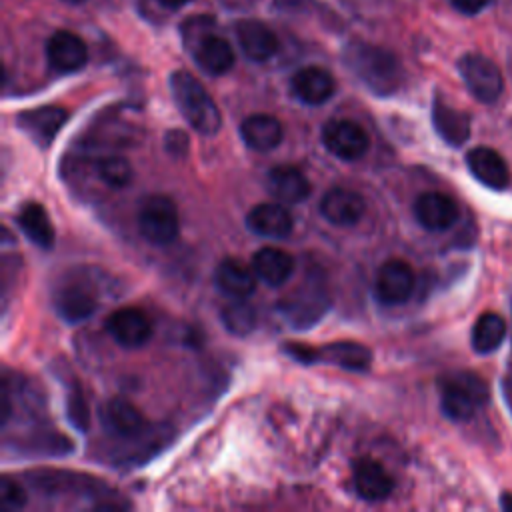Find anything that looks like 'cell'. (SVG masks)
<instances>
[{
    "mask_svg": "<svg viewBox=\"0 0 512 512\" xmlns=\"http://www.w3.org/2000/svg\"><path fill=\"white\" fill-rule=\"evenodd\" d=\"M16 222L24 232V236L38 248L48 250L54 246V238H56L54 226L50 222V216L42 208V204L38 202L24 204L16 216Z\"/></svg>",
    "mask_w": 512,
    "mask_h": 512,
    "instance_id": "obj_28",
    "label": "cell"
},
{
    "mask_svg": "<svg viewBox=\"0 0 512 512\" xmlns=\"http://www.w3.org/2000/svg\"><path fill=\"white\" fill-rule=\"evenodd\" d=\"M186 146H188V138H186L184 132H180V130L168 132V136H166V148H168L172 154H182V152H186Z\"/></svg>",
    "mask_w": 512,
    "mask_h": 512,
    "instance_id": "obj_34",
    "label": "cell"
},
{
    "mask_svg": "<svg viewBox=\"0 0 512 512\" xmlns=\"http://www.w3.org/2000/svg\"><path fill=\"white\" fill-rule=\"evenodd\" d=\"M452 6L462 14H478L490 0H450Z\"/></svg>",
    "mask_w": 512,
    "mask_h": 512,
    "instance_id": "obj_35",
    "label": "cell"
},
{
    "mask_svg": "<svg viewBox=\"0 0 512 512\" xmlns=\"http://www.w3.org/2000/svg\"><path fill=\"white\" fill-rule=\"evenodd\" d=\"M510 402H512V384H510Z\"/></svg>",
    "mask_w": 512,
    "mask_h": 512,
    "instance_id": "obj_39",
    "label": "cell"
},
{
    "mask_svg": "<svg viewBox=\"0 0 512 512\" xmlns=\"http://www.w3.org/2000/svg\"><path fill=\"white\" fill-rule=\"evenodd\" d=\"M344 64L378 96H388L400 88L402 66L386 48L368 42H352L344 48Z\"/></svg>",
    "mask_w": 512,
    "mask_h": 512,
    "instance_id": "obj_1",
    "label": "cell"
},
{
    "mask_svg": "<svg viewBox=\"0 0 512 512\" xmlns=\"http://www.w3.org/2000/svg\"><path fill=\"white\" fill-rule=\"evenodd\" d=\"M220 318L224 328L236 336H246L256 328V310L246 298H232V302L222 308Z\"/></svg>",
    "mask_w": 512,
    "mask_h": 512,
    "instance_id": "obj_30",
    "label": "cell"
},
{
    "mask_svg": "<svg viewBox=\"0 0 512 512\" xmlns=\"http://www.w3.org/2000/svg\"><path fill=\"white\" fill-rule=\"evenodd\" d=\"M256 272L240 260L224 258L214 270L218 290L230 298H248L256 290Z\"/></svg>",
    "mask_w": 512,
    "mask_h": 512,
    "instance_id": "obj_24",
    "label": "cell"
},
{
    "mask_svg": "<svg viewBox=\"0 0 512 512\" xmlns=\"http://www.w3.org/2000/svg\"><path fill=\"white\" fill-rule=\"evenodd\" d=\"M52 306L62 320L78 324L94 314L98 300L88 286L80 282H66L54 290Z\"/></svg>",
    "mask_w": 512,
    "mask_h": 512,
    "instance_id": "obj_12",
    "label": "cell"
},
{
    "mask_svg": "<svg viewBox=\"0 0 512 512\" xmlns=\"http://www.w3.org/2000/svg\"><path fill=\"white\" fill-rule=\"evenodd\" d=\"M488 398V384L474 372H454L440 384L442 412L454 422L470 420Z\"/></svg>",
    "mask_w": 512,
    "mask_h": 512,
    "instance_id": "obj_3",
    "label": "cell"
},
{
    "mask_svg": "<svg viewBox=\"0 0 512 512\" xmlns=\"http://www.w3.org/2000/svg\"><path fill=\"white\" fill-rule=\"evenodd\" d=\"M106 330L116 344L134 350L142 348L152 336V324L140 308H118L106 318Z\"/></svg>",
    "mask_w": 512,
    "mask_h": 512,
    "instance_id": "obj_8",
    "label": "cell"
},
{
    "mask_svg": "<svg viewBox=\"0 0 512 512\" xmlns=\"http://www.w3.org/2000/svg\"><path fill=\"white\" fill-rule=\"evenodd\" d=\"M192 56L200 70L210 76H222L234 66V50L228 40L218 34H202L194 38Z\"/></svg>",
    "mask_w": 512,
    "mask_h": 512,
    "instance_id": "obj_16",
    "label": "cell"
},
{
    "mask_svg": "<svg viewBox=\"0 0 512 512\" xmlns=\"http://www.w3.org/2000/svg\"><path fill=\"white\" fill-rule=\"evenodd\" d=\"M414 216L418 224L430 232L448 230L458 220L456 202L442 192H424L414 202Z\"/></svg>",
    "mask_w": 512,
    "mask_h": 512,
    "instance_id": "obj_14",
    "label": "cell"
},
{
    "mask_svg": "<svg viewBox=\"0 0 512 512\" xmlns=\"http://www.w3.org/2000/svg\"><path fill=\"white\" fill-rule=\"evenodd\" d=\"M458 72L476 100L492 104L500 98L504 90V80L500 68L490 58L474 52L464 54L458 60Z\"/></svg>",
    "mask_w": 512,
    "mask_h": 512,
    "instance_id": "obj_6",
    "label": "cell"
},
{
    "mask_svg": "<svg viewBox=\"0 0 512 512\" xmlns=\"http://www.w3.org/2000/svg\"><path fill=\"white\" fill-rule=\"evenodd\" d=\"M62 2H66V4H72V6H78V4H84L86 0H62Z\"/></svg>",
    "mask_w": 512,
    "mask_h": 512,
    "instance_id": "obj_38",
    "label": "cell"
},
{
    "mask_svg": "<svg viewBox=\"0 0 512 512\" xmlns=\"http://www.w3.org/2000/svg\"><path fill=\"white\" fill-rule=\"evenodd\" d=\"M414 270L408 262L392 258L384 262L376 276V296L384 304H402L414 292Z\"/></svg>",
    "mask_w": 512,
    "mask_h": 512,
    "instance_id": "obj_10",
    "label": "cell"
},
{
    "mask_svg": "<svg viewBox=\"0 0 512 512\" xmlns=\"http://www.w3.org/2000/svg\"><path fill=\"white\" fill-rule=\"evenodd\" d=\"M322 142L330 154L352 162L368 152L370 140L364 128L352 120H330L322 128Z\"/></svg>",
    "mask_w": 512,
    "mask_h": 512,
    "instance_id": "obj_7",
    "label": "cell"
},
{
    "mask_svg": "<svg viewBox=\"0 0 512 512\" xmlns=\"http://www.w3.org/2000/svg\"><path fill=\"white\" fill-rule=\"evenodd\" d=\"M468 170L472 176L492 190H504L510 186V168L506 160L492 148L478 146L466 156Z\"/></svg>",
    "mask_w": 512,
    "mask_h": 512,
    "instance_id": "obj_18",
    "label": "cell"
},
{
    "mask_svg": "<svg viewBox=\"0 0 512 512\" xmlns=\"http://www.w3.org/2000/svg\"><path fill=\"white\" fill-rule=\"evenodd\" d=\"M68 112L60 106H40L18 114V128L40 148H48L66 124Z\"/></svg>",
    "mask_w": 512,
    "mask_h": 512,
    "instance_id": "obj_9",
    "label": "cell"
},
{
    "mask_svg": "<svg viewBox=\"0 0 512 512\" xmlns=\"http://www.w3.org/2000/svg\"><path fill=\"white\" fill-rule=\"evenodd\" d=\"M510 70H512V62H510Z\"/></svg>",
    "mask_w": 512,
    "mask_h": 512,
    "instance_id": "obj_40",
    "label": "cell"
},
{
    "mask_svg": "<svg viewBox=\"0 0 512 512\" xmlns=\"http://www.w3.org/2000/svg\"><path fill=\"white\" fill-rule=\"evenodd\" d=\"M104 428L118 438H136L144 432L146 420L142 412L124 398H112L102 406Z\"/></svg>",
    "mask_w": 512,
    "mask_h": 512,
    "instance_id": "obj_20",
    "label": "cell"
},
{
    "mask_svg": "<svg viewBox=\"0 0 512 512\" xmlns=\"http://www.w3.org/2000/svg\"><path fill=\"white\" fill-rule=\"evenodd\" d=\"M432 122L436 132L450 146H462L470 136V118L462 110L448 106L442 98H434Z\"/></svg>",
    "mask_w": 512,
    "mask_h": 512,
    "instance_id": "obj_27",
    "label": "cell"
},
{
    "mask_svg": "<svg viewBox=\"0 0 512 512\" xmlns=\"http://www.w3.org/2000/svg\"><path fill=\"white\" fill-rule=\"evenodd\" d=\"M246 226L262 238L280 240L292 232V214L282 206V202L256 204L246 216Z\"/></svg>",
    "mask_w": 512,
    "mask_h": 512,
    "instance_id": "obj_19",
    "label": "cell"
},
{
    "mask_svg": "<svg viewBox=\"0 0 512 512\" xmlns=\"http://www.w3.org/2000/svg\"><path fill=\"white\" fill-rule=\"evenodd\" d=\"M252 268L264 284L282 286L294 272V258L282 248L264 246L254 252Z\"/></svg>",
    "mask_w": 512,
    "mask_h": 512,
    "instance_id": "obj_25",
    "label": "cell"
},
{
    "mask_svg": "<svg viewBox=\"0 0 512 512\" xmlns=\"http://www.w3.org/2000/svg\"><path fill=\"white\" fill-rule=\"evenodd\" d=\"M266 188L282 204H298L310 196L308 178L294 166H274L266 174Z\"/></svg>",
    "mask_w": 512,
    "mask_h": 512,
    "instance_id": "obj_22",
    "label": "cell"
},
{
    "mask_svg": "<svg viewBox=\"0 0 512 512\" xmlns=\"http://www.w3.org/2000/svg\"><path fill=\"white\" fill-rule=\"evenodd\" d=\"M318 208H320L322 218L328 220L330 224L354 226L364 216L366 202L358 192H354L350 188L336 186V188H330L322 196Z\"/></svg>",
    "mask_w": 512,
    "mask_h": 512,
    "instance_id": "obj_13",
    "label": "cell"
},
{
    "mask_svg": "<svg viewBox=\"0 0 512 512\" xmlns=\"http://www.w3.org/2000/svg\"><path fill=\"white\" fill-rule=\"evenodd\" d=\"M170 92L172 98L184 116V120L200 134L212 136L222 126V114L214 102V98L208 94V90L202 86L200 80H196L186 70H176L170 74Z\"/></svg>",
    "mask_w": 512,
    "mask_h": 512,
    "instance_id": "obj_2",
    "label": "cell"
},
{
    "mask_svg": "<svg viewBox=\"0 0 512 512\" xmlns=\"http://www.w3.org/2000/svg\"><path fill=\"white\" fill-rule=\"evenodd\" d=\"M286 354H290L294 360L302 362V364H316V362H324L342 370H350V372H364L368 370L370 362H372V352L358 344V342H350V340H342V342H330L326 346H304V344H286L284 346Z\"/></svg>",
    "mask_w": 512,
    "mask_h": 512,
    "instance_id": "obj_4",
    "label": "cell"
},
{
    "mask_svg": "<svg viewBox=\"0 0 512 512\" xmlns=\"http://www.w3.org/2000/svg\"><path fill=\"white\" fill-rule=\"evenodd\" d=\"M282 124L270 114H252L240 124V136L250 150L268 152L282 142Z\"/></svg>",
    "mask_w": 512,
    "mask_h": 512,
    "instance_id": "obj_26",
    "label": "cell"
},
{
    "mask_svg": "<svg viewBox=\"0 0 512 512\" xmlns=\"http://www.w3.org/2000/svg\"><path fill=\"white\" fill-rule=\"evenodd\" d=\"M336 90L334 76L320 66L300 68L292 76V92L310 106H320L332 98Z\"/></svg>",
    "mask_w": 512,
    "mask_h": 512,
    "instance_id": "obj_21",
    "label": "cell"
},
{
    "mask_svg": "<svg viewBox=\"0 0 512 512\" xmlns=\"http://www.w3.org/2000/svg\"><path fill=\"white\" fill-rule=\"evenodd\" d=\"M352 484L356 494L368 502H380L388 498L390 492L394 490L392 476L380 462L372 458L356 460L352 470Z\"/></svg>",
    "mask_w": 512,
    "mask_h": 512,
    "instance_id": "obj_17",
    "label": "cell"
},
{
    "mask_svg": "<svg viewBox=\"0 0 512 512\" xmlns=\"http://www.w3.org/2000/svg\"><path fill=\"white\" fill-rule=\"evenodd\" d=\"M48 64L62 74L78 72L88 60V48L84 40L70 30H56L46 42Z\"/></svg>",
    "mask_w": 512,
    "mask_h": 512,
    "instance_id": "obj_11",
    "label": "cell"
},
{
    "mask_svg": "<svg viewBox=\"0 0 512 512\" xmlns=\"http://www.w3.org/2000/svg\"><path fill=\"white\" fill-rule=\"evenodd\" d=\"M162 6H166V8H180V6H184V4H188L190 0H158Z\"/></svg>",
    "mask_w": 512,
    "mask_h": 512,
    "instance_id": "obj_37",
    "label": "cell"
},
{
    "mask_svg": "<svg viewBox=\"0 0 512 512\" xmlns=\"http://www.w3.org/2000/svg\"><path fill=\"white\" fill-rule=\"evenodd\" d=\"M66 414H68V420L72 422V426H76L78 430L88 428L90 412H88V406H86V400H84L80 388H72L68 392V396H66Z\"/></svg>",
    "mask_w": 512,
    "mask_h": 512,
    "instance_id": "obj_32",
    "label": "cell"
},
{
    "mask_svg": "<svg viewBox=\"0 0 512 512\" xmlns=\"http://www.w3.org/2000/svg\"><path fill=\"white\" fill-rule=\"evenodd\" d=\"M500 506H502V510L512 512V494H510V492H504V494L500 496Z\"/></svg>",
    "mask_w": 512,
    "mask_h": 512,
    "instance_id": "obj_36",
    "label": "cell"
},
{
    "mask_svg": "<svg viewBox=\"0 0 512 512\" xmlns=\"http://www.w3.org/2000/svg\"><path fill=\"white\" fill-rule=\"evenodd\" d=\"M0 504L4 512H16L20 508H24L26 504V492L24 488L10 480V478H2L0 482Z\"/></svg>",
    "mask_w": 512,
    "mask_h": 512,
    "instance_id": "obj_33",
    "label": "cell"
},
{
    "mask_svg": "<svg viewBox=\"0 0 512 512\" xmlns=\"http://www.w3.org/2000/svg\"><path fill=\"white\" fill-rule=\"evenodd\" d=\"M138 232L154 246H166L176 240L180 230L176 204L162 194L146 196L138 206Z\"/></svg>",
    "mask_w": 512,
    "mask_h": 512,
    "instance_id": "obj_5",
    "label": "cell"
},
{
    "mask_svg": "<svg viewBox=\"0 0 512 512\" xmlns=\"http://www.w3.org/2000/svg\"><path fill=\"white\" fill-rule=\"evenodd\" d=\"M234 32L242 54L252 62H266L280 48L276 34L260 20H240Z\"/></svg>",
    "mask_w": 512,
    "mask_h": 512,
    "instance_id": "obj_15",
    "label": "cell"
},
{
    "mask_svg": "<svg viewBox=\"0 0 512 512\" xmlns=\"http://www.w3.org/2000/svg\"><path fill=\"white\" fill-rule=\"evenodd\" d=\"M328 308V300L318 290L300 288L296 296L282 300L278 304V310L284 314L286 322H290L294 328H308L318 318H322L324 310Z\"/></svg>",
    "mask_w": 512,
    "mask_h": 512,
    "instance_id": "obj_23",
    "label": "cell"
},
{
    "mask_svg": "<svg viewBox=\"0 0 512 512\" xmlns=\"http://www.w3.org/2000/svg\"><path fill=\"white\" fill-rule=\"evenodd\" d=\"M98 176L110 188H124L132 180V166L122 156H106L98 162Z\"/></svg>",
    "mask_w": 512,
    "mask_h": 512,
    "instance_id": "obj_31",
    "label": "cell"
},
{
    "mask_svg": "<svg viewBox=\"0 0 512 512\" xmlns=\"http://www.w3.org/2000/svg\"><path fill=\"white\" fill-rule=\"evenodd\" d=\"M506 338V322L496 312H484L478 316L472 334L470 344L478 354H490L494 352Z\"/></svg>",
    "mask_w": 512,
    "mask_h": 512,
    "instance_id": "obj_29",
    "label": "cell"
}]
</instances>
